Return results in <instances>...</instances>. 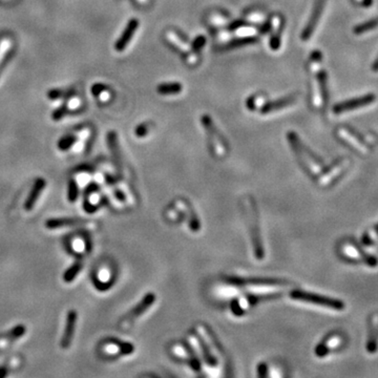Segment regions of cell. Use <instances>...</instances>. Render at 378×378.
<instances>
[{
    "label": "cell",
    "instance_id": "obj_26",
    "mask_svg": "<svg viewBox=\"0 0 378 378\" xmlns=\"http://www.w3.org/2000/svg\"><path fill=\"white\" fill-rule=\"evenodd\" d=\"M256 41H257L256 37H252V36L244 37V38L242 37V38H238V39H235V40H232V41L228 42L226 45L223 46V50H231V49L240 48V46L255 43Z\"/></svg>",
    "mask_w": 378,
    "mask_h": 378
},
{
    "label": "cell",
    "instance_id": "obj_40",
    "mask_svg": "<svg viewBox=\"0 0 378 378\" xmlns=\"http://www.w3.org/2000/svg\"><path fill=\"white\" fill-rule=\"evenodd\" d=\"M355 1L362 6H369L372 4V0H355Z\"/></svg>",
    "mask_w": 378,
    "mask_h": 378
},
{
    "label": "cell",
    "instance_id": "obj_19",
    "mask_svg": "<svg viewBox=\"0 0 378 378\" xmlns=\"http://www.w3.org/2000/svg\"><path fill=\"white\" fill-rule=\"evenodd\" d=\"M378 347V313H374L370 320L369 337L367 342V350L369 353H375Z\"/></svg>",
    "mask_w": 378,
    "mask_h": 378
},
{
    "label": "cell",
    "instance_id": "obj_37",
    "mask_svg": "<svg viewBox=\"0 0 378 378\" xmlns=\"http://www.w3.org/2000/svg\"><path fill=\"white\" fill-rule=\"evenodd\" d=\"M148 132V126L147 125H140L138 126L136 129V134L138 137H144L146 136Z\"/></svg>",
    "mask_w": 378,
    "mask_h": 378
},
{
    "label": "cell",
    "instance_id": "obj_7",
    "mask_svg": "<svg viewBox=\"0 0 378 378\" xmlns=\"http://www.w3.org/2000/svg\"><path fill=\"white\" fill-rule=\"evenodd\" d=\"M201 120L204 125V128L208 135L212 150H214V152L217 157H223L226 154V145H225L223 138L217 132V129L216 128L214 122H212L210 117L208 116H203Z\"/></svg>",
    "mask_w": 378,
    "mask_h": 378
},
{
    "label": "cell",
    "instance_id": "obj_38",
    "mask_svg": "<svg viewBox=\"0 0 378 378\" xmlns=\"http://www.w3.org/2000/svg\"><path fill=\"white\" fill-rule=\"evenodd\" d=\"M8 372H9V368H8V366H6V364H3V366L0 367V378L6 376Z\"/></svg>",
    "mask_w": 378,
    "mask_h": 378
},
{
    "label": "cell",
    "instance_id": "obj_8",
    "mask_svg": "<svg viewBox=\"0 0 378 378\" xmlns=\"http://www.w3.org/2000/svg\"><path fill=\"white\" fill-rule=\"evenodd\" d=\"M155 301H156V295L154 293H148L134 309H131L129 312L122 318V321L120 323L121 328L128 329L131 324L137 321V318L139 316L144 314L152 306V305H154Z\"/></svg>",
    "mask_w": 378,
    "mask_h": 378
},
{
    "label": "cell",
    "instance_id": "obj_15",
    "mask_svg": "<svg viewBox=\"0 0 378 378\" xmlns=\"http://www.w3.org/2000/svg\"><path fill=\"white\" fill-rule=\"evenodd\" d=\"M45 186H46V182L42 178H38L37 180L34 182V185H33L30 194H29L28 198H26V200H25L24 205H23V207L26 211H31L33 208L35 207L38 198L42 194V191L44 190Z\"/></svg>",
    "mask_w": 378,
    "mask_h": 378
},
{
    "label": "cell",
    "instance_id": "obj_27",
    "mask_svg": "<svg viewBox=\"0 0 378 378\" xmlns=\"http://www.w3.org/2000/svg\"><path fill=\"white\" fill-rule=\"evenodd\" d=\"M79 138L76 135H65L58 141L57 146L61 151L69 150L77 143Z\"/></svg>",
    "mask_w": 378,
    "mask_h": 378
},
{
    "label": "cell",
    "instance_id": "obj_42",
    "mask_svg": "<svg viewBox=\"0 0 378 378\" xmlns=\"http://www.w3.org/2000/svg\"><path fill=\"white\" fill-rule=\"evenodd\" d=\"M149 0H138V2H140L141 4H146Z\"/></svg>",
    "mask_w": 378,
    "mask_h": 378
},
{
    "label": "cell",
    "instance_id": "obj_28",
    "mask_svg": "<svg viewBox=\"0 0 378 378\" xmlns=\"http://www.w3.org/2000/svg\"><path fill=\"white\" fill-rule=\"evenodd\" d=\"M376 28H378V18H375L370 21L356 25L353 32H354L355 35H362V34H364V33H368V32L372 31Z\"/></svg>",
    "mask_w": 378,
    "mask_h": 378
},
{
    "label": "cell",
    "instance_id": "obj_23",
    "mask_svg": "<svg viewBox=\"0 0 378 378\" xmlns=\"http://www.w3.org/2000/svg\"><path fill=\"white\" fill-rule=\"evenodd\" d=\"M166 38L167 40L175 46L176 49L179 51H181L183 53H188L190 51V46L187 42H185L183 39L179 36L176 32L174 31H168L166 33Z\"/></svg>",
    "mask_w": 378,
    "mask_h": 378
},
{
    "label": "cell",
    "instance_id": "obj_34",
    "mask_svg": "<svg viewBox=\"0 0 378 378\" xmlns=\"http://www.w3.org/2000/svg\"><path fill=\"white\" fill-rule=\"evenodd\" d=\"M69 91L70 90H50L48 96H49L50 99H53V100H56V99L69 96L70 95Z\"/></svg>",
    "mask_w": 378,
    "mask_h": 378
},
{
    "label": "cell",
    "instance_id": "obj_33",
    "mask_svg": "<svg viewBox=\"0 0 378 378\" xmlns=\"http://www.w3.org/2000/svg\"><path fill=\"white\" fill-rule=\"evenodd\" d=\"M68 110H69V105L68 104H63L62 106H60V108H58L52 114V117L53 119H54L55 121H59L61 120V119L68 114Z\"/></svg>",
    "mask_w": 378,
    "mask_h": 378
},
{
    "label": "cell",
    "instance_id": "obj_22",
    "mask_svg": "<svg viewBox=\"0 0 378 378\" xmlns=\"http://www.w3.org/2000/svg\"><path fill=\"white\" fill-rule=\"evenodd\" d=\"M26 333V327L24 324H17L13 329L6 331V332L0 334V341L5 342H15L21 338Z\"/></svg>",
    "mask_w": 378,
    "mask_h": 378
},
{
    "label": "cell",
    "instance_id": "obj_39",
    "mask_svg": "<svg viewBox=\"0 0 378 378\" xmlns=\"http://www.w3.org/2000/svg\"><path fill=\"white\" fill-rule=\"evenodd\" d=\"M186 61H187V63H189V64H194V63H196V62H197V56L194 54V53H191V54H189V55L187 56Z\"/></svg>",
    "mask_w": 378,
    "mask_h": 378
},
{
    "label": "cell",
    "instance_id": "obj_2",
    "mask_svg": "<svg viewBox=\"0 0 378 378\" xmlns=\"http://www.w3.org/2000/svg\"><path fill=\"white\" fill-rule=\"evenodd\" d=\"M288 140L305 170L313 177L320 176L324 168L323 161L320 160L312 151H310L307 146H305L295 132H289Z\"/></svg>",
    "mask_w": 378,
    "mask_h": 378
},
{
    "label": "cell",
    "instance_id": "obj_20",
    "mask_svg": "<svg viewBox=\"0 0 378 378\" xmlns=\"http://www.w3.org/2000/svg\"><path fill=\"white\" fill-rule=\"evenodd\" d=\"M296 101V96L295 95H291L288 97H285L280 99V100H276L273 102H270L267 104H264L263 108L260 109L262 114L266 115L270 114V112H273L276 110H280L284 108H287V106H290L291 104H293Z\"/></svg>",
    "mask_w": 378,
    "mask_h": 378
},
{
    "label": "cell",
    "instance_id": "obj_35",
    "mask_svg": "<svg viewBox=\"0 0 378 378\" xmlns=\"http://www.w3.org/2000/svg\"><path fill=\"white\" fill-rule=\"evenodd\" d=\"M256 33V30L254 28H252V26H247V25H242L240 26V30H237L236 34L237 35H245V36H248V35H254Z\"/></svg>",
    "mask_w": 378,
    "mask_h": 378
},
{
    "label": "cell",
    "instance_id": "obj_6",
    "mask_svg": "<svg viewBox=\"0 0 378 378\" xmlns=\"http://www.w3.org/2000/svg\"><path fill=\"white\" fill-rule=\"evenodd\" d=\"M228 282L236 287L246 288H278L287 287L288 283L280 280H268V278H228Z\"/></svg>",
    "mask_w": 378,
    "mask_h": 378
},
{
    "label": "cell",
    "instance_id": "obj_5",
    "mask_svg": "<svg viewBox=\"0 0 378 378\" xmlns=\"http://www.w3.org/2000/svg\"><path fill=\"white\" fill-rule=\"evenodd\" d=\"M340 253L343 258H347L351 262L363 263L370 267H376L378 265V260L375 256L367 254L366 252L352 242L342 243L340 247Z\"/></svg>",
    "mask_w": 378,
    "mask_h": 378
},
{
    "label": "cell",
    "instance_id": "obj_29",
    "mask_svg": "<svg viewBox=\"0 0 378 378\" xmlns=\"http://www.w3.org/2000/svg\"><path fill=\"white\" fill-rule=\"evenodd\" d=\"M378 240V224L375 225L374 228L368 230L362 236V243L367 246L374 244Z\"/></svg>",
    "mask_w": 378,
    "mask_h": 378
},
{
    "label": "cell",
    "instance_id": "obj_25",
    "mask_svg": "<svg viewBox=\"0 0 378 378\" xmlns=\"http://www.w3.org/2000/svg\"><path fill=\"white\" fill-rule=\"evenodd\" d=\"M183 90L181 83L172 82V83H163L158 86V92L161 95H177L180 94Z\"/></svg>",
    "mask_w": 378,
    "mask_h": 378
},
{
    "label": "cell",
    "instance_id": "obj_4",
    "mask_svg": "<svg viewBox=\"0 0 378 378\" xmlns=\"http://www.w3.org/2000/svg\"><path fill=\"white\" fill-rule=\"evenodd\" d=\"M290 296H291V298H293V300L307 302L310 304L317 305V306L330 308V309H333V310L341 311V310H343L344 308H346V305H344L342 301L334 300V298H331V297L317 295L315 293L306 292V291H302V290L292 291V292L290 293Z\"/></svg>",
    "mask_w": 378,
    "mask_h": 378
},
{
    "label": "cell",
    "instance_id": "obj_11",
    "mask_svg": "<svg viewBox=\"0 0 378 378\" xmlns=\"http://www.w3.org/2000/svg\"><path fill=\"white\" fill-rule=\"evenodd\" d=\"M337 137L342 140L343 142H346L349 146L355 149L357 152H360L361 155H368L369 154V147L366 145L362 140H360L354 132L349 130L348 128L344 127H340L336 131Z\"/></svg>",
    "mask_w": 378,
    "mask_h": 378
},
{
    "label": "cell",
    "instance_id": "obj_16",
    "mask_svg": "<svg viewBox=\"0 0 378 378\" xmlns=\"http://www.w3.org/2000/svg\"><path fill=\"white\" fill-rule=\"evenodd\" d=\"M86 223H88V221L82 217H56L49 218V220L45 222V227L51 230H55L64 227L76 226V225H83Z\"/></svg>",
    "mask_w": 378,
    "mask_h": 378
},
{
    "label": "cell",
    "instance_id": "obj_36",
    "mask_svg": "<svg viewBox=\"0 0 378 378\" xmlns=\"http://www.w3.org/2000/svg\"><path fill=\"white\" fill-rule=\"evenodd\" d=\"M205 42H206V39H205V37L204 36H198L195 40L194 44H192V48H194V51L197 52V51H198L200 49H202L203 46H204V44H205Z\"/></svg>",
    "mask_w": 378,
    "mask_h": 378
},
{
    "label": "cell",
    "instance_id": "obj_21",
    "mask_svg": "<svg viewBox=\"0 0 378 378\" xmlns=\"http://www.w3.org/2000/svg\"><path fill=\"white\" fill-rule=\"evenodd\" d=\"M108 147L111 150V157H112V160H114V163H115L116 167H117V170L121 174V171H122V162H121L120 150H119L118 139H117V135H116L115 131L108 132Z\"/></svg>",
    "mask_w": 378,
    "mask_h": 378
},
{
    "label": "cell",
    "instance_id": "obj_41",
    "mask_svg": "<svg viewBox=\"0 0 378 378\" xmlns=\"http://www.w3.org/2000/svg\"><path fill=\"white\" fill-rule=\"evenodd\" d=\"M373 71H374V72H378V57H377V59H376L375 63L373 64Z\"/></svg>",
    "mask_w": 378,
    "mask_h": 378
},
{
    "label": "cell",
    "instance_id": "obj_3",
    "mask_svg": "<svg viewBox=\"0 0 378 378\" xmlns=\"http://www.w3.org/2000/svg\"><path fill=\"white\" fill-rule=\"evenodd\" d=\"M246 204H247L246 214H247V217H248L251 240H252V244H253L254 254H255L257 260H263L265 253H264L262 237H261V234H260V227H258V220H257V215H256L254 203H253V201L251 200V198H248Z\"/></svg>",
    "mask_w": 378,
    "mask_h": 378
},
{
    "label": "cell",
    "instance_id": "obj_10",
    "mask_svg": "<svg viewBox=\"0 0 378 378\" xmlns=\"http://www.w3.org/2000/svg\"><path fill=\"white\" fill-rule=\"evenodd\" d=\"M326 1L327 0H315L312 14H311V16L309 18V21L306 24V28L304 29V31L302 33V39L304 41H307L308 39H310L311 36L313 35L314 31L316 30L317 23H318V21H320L321 16L324 12Z\"/></svg>",
    "mask_w": 378,
    "mask_h": 378
},
{
    "label": "cell",
    "instance_id": "obj_30",
    "mask_svg": "<svg viewBox=\"0 0 378 378\" xmlns=\"http://www.w3.org/2000/svg\"><path fill=\"white\" fill-rule=\"evenodd\" d=\"M79 196V188H78V184L76 180L74 179H71L69 185H68V198L71 203L76 202Z\"/></svg>",
    "mask_w": 378,
    "mask_h": 378
},
{
    "label": "cell",
    "instance_id": "obj_17",
    "mask_svg": "<svg viewBox=\"0 0 378 378\" xmlns=\"http://www.w3.org/2000/svg\"><path fill=\"white\" fill-rule=\"evenodd\" d=\"M139 26V20L138 19H131V20L126 25L125 30L123 31L121 37L118 39L116 44H115V49L117 52H122L126 46L128 45L130 42L132 36L135 35V33Z\"/></svg>",
    "mask_w": 378,
    "mask_h": 378
},
{
    "label": "cell",
    "instance_id": "obj_18",
    "mask_svg": "<svg viewBox=\"0 0 378 378\" xmlns=\"http://www.w3.org/2000/svg\"><path fill=\"white\" fill-rule=\"evenodd\" d=\"M281 37H282V18L281 16L275 15L270 21V48L271 50L276 51L281 46Z\"/></svg>",
    "mask_w": 378,
    "mask_h": 378
},
{
    "label": "cell",
    "instance_id": "obj_31",
    "mask_svg": "<svg viewBox=\"0 0 378 378\" xmlns=\"http://www.w3.org/2000/svg\"><path fill=\"white\" fill-rule=\"evenodd\" d=\"M91 91L94 92V95L100 97L102 100H105V99L109 98V92L108 89L104 88L103 85H100V84L94 85V88H91Z\"/></svg>",
    "mask_w": 378,
    "mask_h": 378
},
{
    "label": "cell",
    "instance_id": "obj_24",
    "mask_svg": "<svg viewBox=\"0 0 378 378\" xmlns=\"http://www.w3.org/2000/svg\"><path fill=\"white\" fill-rule=\"evenodd\" d=\"M82 266H83L82 260L81 258H78V260L63 273V281L65 283H72L77 277V275L80 273Z\"/></svg>",
    "mask_w": 378,
    "mask_h": 378
},
{
    "label": "cell",
    "instance_id": "obj_14",
    "mask_svg": "<svg viewBox=\"0 0 378 378\" xmlns=\"http://www.w3.org/2000/svg\"><path fill=\"white\" fill-rule=\"evenodd\" d=\"M343 342V337L341 334H330L318 344L315 349V354L318 357H324L332 351L340 348Z\"/></svg>",
    "mask_w": 378,
    "mask_h": 378
},
{
    "label": "cell",
    "instance_id": "obj_9",
    "mask_svg": "<svg viewBox=\"0 0 378 378\" xmlns=\"http://www.w3.org/2000/svg\"><path fill=\"white\" fill-rule=\"evenodd\" d=\"M349 165L350 160L347 158L341 159V160L334 162L327 170L323 171L320 175L321 177L318 178V184L323 185V186H326V185L334 182L336 179H338L343 174L344 170L349 167Z\"/></svg>",
    "mask_w": 378,
    "mask_h": 378
},
{
    "label": "cell",
    "instance_id": "obj_12",
    "mask_svg": "<svg viewBox=\"0 0 378 378\" xmlns=\"http://www.w3.org/2000/svg\"><path fill=\"white\" fill-rule=\"evenodd\" d=\"M375 99H376V97L373 94H369V95L362 96L360 98H355V99H352V100H348L346 102L336 104L334 106L333 111L335 112V114H342V112L354 110L356 108H362V106L371 104L375 101Z\"/></svg>",
    "mask_w": 378,
    "mask_h": 378
},
{
    "label": "cell",
    "instance_id": "obj_13",
    "mask_svg": "<svg viewBox=\"0 0 378 378\" xmlns=\"http://www.w3.org/2000/svg\"><path fill=\"white\" fill-rule=\"evenodd\" d=\"M77 318H78V313L76 310H70L68 314H66L65 327H64V331L60 342V346L62 349H69L71 346L75 334Z\"/></svg>",
    "mask_w": 378,
    "mask_h": 378
},
{
    "label": "cell",
    "instance_id": "obj_1",
    "mask_svg": "<svg viewBox=\"0 0 378 378\" xmlns=\"http://www.w3.org/2000/svg\"><path fill=\"white\" fill-rule=\"evenodd\" d=\"M310 72L312 74L311 80V102L313 108H321L324 102V90H326V76L322 70V55L320 52H313L310 56Z\"/></svg>",
    "mask_w": 378,
    "mask_h": 378
},
{
    "label": "cell",
    "instance_id": "obj_32",
    "mask_svg": "<svg viewBox=\"0 0 378 378\" xmlns=\"http://www.w3.org/2000/svg\"><path fill=\"white\" fill-rule=\"evenodd\" d=\"M248 108L250 109H254V108H262L263 104H264V97L261 95H257L254 97H251L248 100Z\"/></svg>",
    "mask_w": 378,
    "mask_h": 378
}]
</instances>
